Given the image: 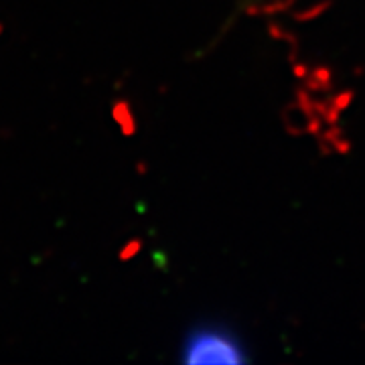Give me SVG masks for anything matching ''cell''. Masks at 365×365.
<instances>
[{
    "mask_svg": "<svg viewBox=\"0 0 365 365\" xmlns=\"http://www.w3.org/2000/svg\"><path fill=\"white\" fill-rule=\"evenodd\" d=\"M182 349H185L182 351V359L191 365H234L242 364L246 359L234 335H230L225 331H220V329H209V327L193 331L187 337V343H185Z\"/></svg>",
    "mask_w": 365,
    "mask_h": 365,
    "instance_id": "6da1fadb",
    "label": "cell"
}]
</instances>
